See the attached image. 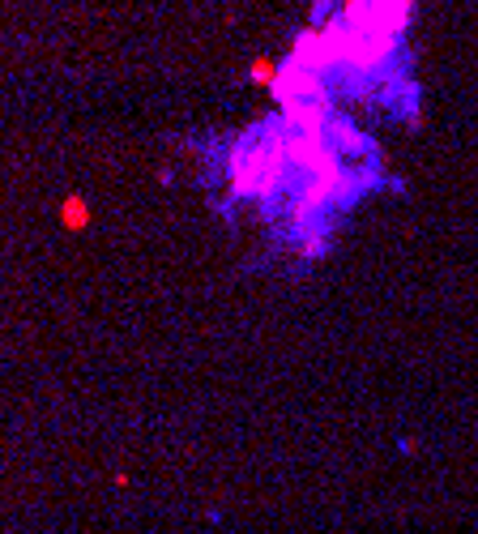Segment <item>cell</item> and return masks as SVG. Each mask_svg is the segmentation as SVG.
Segmentation results:
<instances>
[{
	"instance_id": "cell-1",
	"label": "cell",
	"mask_w": 478,
	"mask_h": 534,
	"mask_svg": "<svg viewBox=\"0 0 478 534\" xmlns=\"http://www.w3.org/2000/svg\"><path fill=\"white\" fill-rule=\"evenodd\" d=\"M60 223H65V231H86L90 227V205H86V197H65L60 201Z\"/></svg>"
},
{
	"instance_id": "cell-2",
	"label": "cell",
	"mask_w": 478,
	"mask_h": 534,
	"mask_svg": "<svg viewBox=\"0 0 478 534\" xmlns=\"http://www.w3.org/2000/svg\"><path fill=\"white\" fill-rule=\"evenodd\" d=\"M278 73H282V69H278L270 56H256V60H252V82H256V86H274Z\"/></svg>"
},
{
	"instance_id": "cell-3",
	"label": "cell",
	"mask_w": 478,
	"mask_h": 534,
	"mask_svg": "<svg viewBox=\"0 0 478 534\" xmlns=\"http://www.w3.org/2000/svg\"><path fill=\"white\" fill-rule=\"evenodd\" d=\"M367 0H342V13H354V9H363Z\"/></svg>"
}]
</instances>
